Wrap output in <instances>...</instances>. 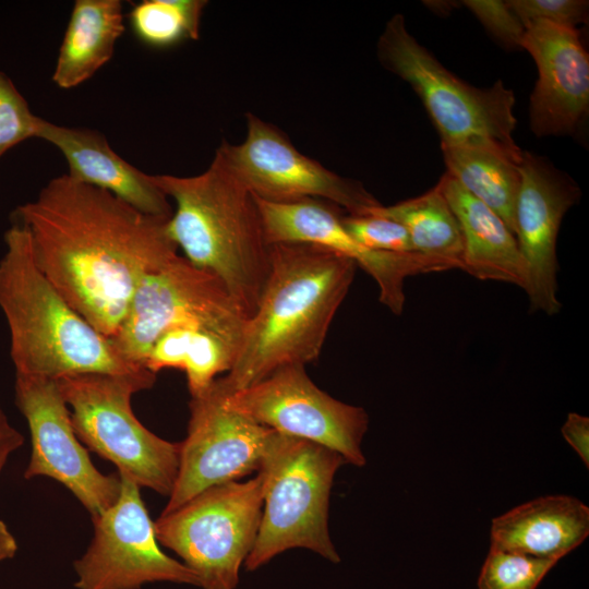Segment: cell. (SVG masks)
<instances>
[{"instance_id": "obj_1", "label": "cell", "mask_w": 589, "mask_h": 589, "mask_svg": "<svg viewBox=\"0 0 589 589\" xmlns=\"http://www.w3.org/2000/svg\"><path fill=\"white\" fill-rule=\"evenodd\" d=\"M12 217L25 229L38 268L108 338L142 280L179 251L167 231L169 218L143 214L67 175L51 179Z\"/></svg>"}, {"instance_id": "obj_2", "label": "cell", "mask_w": 589, "mask_h": 589, "mask_svg": "<svg viewBox=\"0 0 589 589\" xmlns=\"http://www.w3.org/2000/svg\"><path fill=\"white\" fill-rule=\"evenodd\" d=\"M356 269L352 260L318 245L271 244L264 291L230 370L215 387L228 395L284 365L315 361Z\"/></svg>"}, {"instance_id": "obj_3", "label": "cell", "mask_w": 589, "mask_h": 589, "mask_svg": "<svg viewBox=\"0 0 589 589\" xmlns=\"http://www.w3.org/2000/svg\"><path fill=\"white\" fill-rule=\"evenodd\" d=\"M153 181L175 203L167 231L178 250L214 275L250 318L269 276L271 244L255 196L220 145L203 172Z\"/></svg>"}, {"instance_id": "obj_4", "label": "cell", "mask_w": 589, "mask_h": 589, "mask_svg": "<svg viewBox=\"0 0 589 589\" xmlns=\"http://www.w3.org/2000/svg\"><path fill=\"white\" fill-rule=\"evenodd\" d=\"M0 259V310L15 374L59 380L84 373L144 370L124 360L53 287L35 263L25 229L12 221Z\"/></svg>"}, {"instance_id": "obj_5", "label": "cell", "mask_w": 589, "mask_h": 589, "mask_svg": "<svg viewBox=\"0 0 589 589\" xmlns=\"http://www.w3.org/2000/svg\"><path fill=\"white\" fill-rule=\"evenodd\" d=\"M344 464L340 454L324 445L275 431L257 471L263 508L247 570L296 548L340 562L329 536L328 508L335 473Z\"/></svg>"}, {"instance_id": "obj_6", "label": "cell", "mask_w": 589, "mask_h": 589, "mask_svg": "<svg viewBox=\"0 0 589 589\" xmlns=\"http://www.w3.org/2000/svg\"><path fill=\"white\" fill-rule=\"evenodd\" d=\"M157 374L84 373L57 380L82 444L111 461L140 488L169 496L178 474L180 443L146 429L131 407L132 396L149 389Z\"/></svg>"}, {"instance_id": "obj_7", "label": "cell", "mask_w": 589, "mask_h": 589, "mask_svg": "<svg viewBox=\"0 0 589 589\" xmlns=\"http://www.w3.org/2000/svg\"><path fill=\"white\" fill-rule=\"evenodd\" d=\"M377 57L421 99L442 146L493 143L519 148L513 139L514 92L502 81L477 88L457 77L408 32L401 14L386 23Z\"/></svg>"}, {"instance_id": "obj_8", "label": "cell", "mask_w": 589, "mask_h": 589, "mask_svg": "<svg viewBox=\"0 0 589 589\" xmlns=\"http://www.w3.org/2000/svg\"><path fill=\"white\" fill-rule=\"evenodd\" d=\"M263 508L259 474L211 486L155 524L159 544L181 557L202 589H236Z\"/></svg>"}, {"instance_id": "obj_9", "label": "cell", "mask_w": 589, "mask_h": 589, "mask_svg": "<svg viewBox=\"0 0 589 589\" xmlns=\"http://www.w3.org/2000/svg\"><path fill=\"white\" fill-rule=\"evenodd\" d=\"M248 320L214 275L178 253L142 280L110 340L124 360L145 368L152 344L170 328L201 327L239 349Z\"/></svg>"}, {"instance_id": "obj_10", "label": "cell", "mask_w": 589, "mask_h": 589, "mask_svg": "<svg viewBox=\"0 0 589 589\" xmlns=\"http://www.w3.org/2000/svg\"><path fill=\"white\" fill-rule=\"evenodd\" d=\"M219 393L229 407L261 425L324 445L347 464L362 467L366 462L361 449L369 428L366 411L318 388L305 365H284L247 388Z\"/></svg>"}, {"instance_id": "obj_11", "label": "cell", "mask_w": 589, "mask_h": 589, "mask_svg": "<svg viewBox=\"0 0 589 589\" xmlns=\"http://www.w3.org/2000/svg\"><path fill=\"white\" fill-rule=\"evenodd\" d=\"M119 497L93 517L94 536L85 553L74 561L76 589H141L151 582L199 587L196 575L159 546L155 524L141 496V488L127 474Z\"/></svg>"}, {"instance_id": "obj_12", "label": "cell", "mask_w": 589, "mask_h": 589, "mask_svg": "<svg viewBox=\"0 0 589 589\" xmlns=\"http://www.w3.org/2000/svg\"><path fill=\"white\" fill-rule=\"evenodd\" d=\"M231 167L254 196L274 203L318 200L349 215H370L381 203L358 181L338 176L298 151L276 127L247 115L240 144L223 142Z\"/></svg>"}, {"instance_id": "obj_13", "label": "cell", "mask_w": 589, "mask_h": 589, "mask_svg": "<svg viewBox=\"0 0 589 589\" xmlns=\"http://www.w3.org/2000/svg\"><path fill=\"white\" fill-rule=\"evenodd\" d=\"M177 479L161 514L200 492L259 471L275 433L229 407L213 383L191 396Z\"/></svg>"}, {"instance_id": "obj_14", "label": "cell", "mask_w": 589, "mask_h": 589, "mask_svg": "<svg viewBox=\"0 0 589 589\" xmlns=\"http://www.w3.org/2000/svg\"><path fill=\"white\" fill-rule=\"evenodd\" d=\"M14 399L25 418L32 450L25 479L51 478L96 517L119 497V474H104L92 462L72 425L70 410L57 380L15 374Z\"/></svg>"}, {"instance_id": "obj_15", "label": "cell", "mask_w": 589, "mask_h": 589, "mask_svg": "<svg viewBox=\"0 0 589 589\" xmlns=\"http://www.w3.org/2000/svg\"><path fill=\"white\" fill-rule=\"evenodd\" d=\"M269 244L308 243L352 260L378 286V299L392 313L405 306V280L409 276L442 272L417 253L381 252L365 248L345 228L337 207L324 201L274 203L255 196Z\"/></svg>"}, {"instance_id": "obj_16", "label": "cell", "mask_w": 589, "mask_h": 589, "mask_svg": "<svg viewBox=\"0 0 589 589\" xmlns=\"http://www.w3.org/2000/svg\"><path fill=\"white\" fill-rule=\"evenodd\" d=\"M515 207V237L527 265L525 289L531 312L554 315L557 297L556 241L562 219L579 199V189L542 158L522 152Z\"/></svg>"}, {"instance_id": "obj_17", "label": "cell", "mask_w": 589, "mask_h": 589, "mask_svg": "<svg viewBox=\"0 0 589 589\" xmlns=\"http://www.w3.org/2000/svg\"><path fill=\"white\" fill-rule=\"evenodd\" d=\"M520 48L538 68L530 97V128L537 136L574 134L589 108V58L577 28L536 22Z\"/></svg>"}, {"instance_id": "obj_18", "label": "cell", "mask_w": 589, "mask_h": 589, "mask_svg": "<svg viewBox=\"0 0 589 589\" xmlns=\"http://www.w3.org/2000/svg\"><path fill=\"white\" fill-rule=\"evenodd\" d=\"M36 137L60 151L72 180L105 190L143 214L170 218L169 199L147 175L116 153L105 135L87 128L55 124L39 117Z\"/></svg>"}, {"instance_id": "obj_19", "label": "cell", "mask_w": 589, "mask_h": 589, "mask_svg": "<svg viewBox=\"0 0 589 589\" xmlns=\"http://www.w3.org/2000/svg\"><path fill=\"white\" fill-rule=\"evenodd\" d=\"M589 534V507L570 495H545L493 518L492 549L561 560Z\"/></svg>"}, {"instance_id": "obj_20", "label": "cell", "mask_w": 589, "mask_h": 589, "mask_svg": "<svg viewBox=\"0 0 589 589\" xmlns=\"http://www.w3.org/2000/svg\"><path fill=\"white\" fill-rule=\"evenodd\" d=\"M456 215L464 242V269L480 280L526 289L528 273L517 239L490 207L466 191L447 172L437 183Z\"/></svg>"}, {"instance_id": "obj_21", "label": "cell", "mask_w": 589, "mask_h": 589, "mask_svg": "<svg viewBox=\"0 0 589 589\" xmlns=\"http://www.w3.org/2000/svg\"><path fill=\"white\" fill-rule=\"evenodd\" d=\"M119 0H76L59 49L53 83L71 89L91 79L111 58L124 32Z\"/></svg>"}, {"instance_id": "obj_22", "label": "cell", "mask_w": 589, "mask_h": 589, "mask_svg": "<svg viewBox=\"0 0 589 589\" xmlns=\"http://www.w3.org/2000/svg\"><path fill=\"white\" fill-rule=\"evenodd\" d=\"M447 173L490 207L515 235L522 151L486 143L442 146Z\"/></svg>"}, {"instance_id": "obj_23", "label": "cell", "mask_w": 589, "mask_h": 589, "mask_svg": "<svg viewBox=\"0 0 589 589\" xmlns=\"http://www.w3.org/2000/svg\"><path fill=\"white\" fill-rule=\"evenodd\" d=\"M370 215L401 224L414 253L441 269H464V242L456 215L438 184L428 192L390 206L380 205Z\"/></svg>"}, {"instance_id": "obj_24", "label": "cell", "mask_w": 589, "mask_h": 589, "mask_svg": "<svg viewBox=\"0 0 589 589\" xmlns=\"http://www.w3.org/2000/svg\"><path fill=\"white\" fill-rule=\"evenodd\" d=\"M237 351L233 345L207 329L173 327L154 340L144 366L155 374L164 369L182 370L189 393L195 396L230 370Z\"/></svg>"}, {"instance_id": "obj_25", "label": "cell", "mask_w": 589, "mask_h": 589, "mask_svg": "<svg viewBox=\"0 0 589 589\" xmlns=\"http://www.w3.org/2000/svg\"><path fill=\"white\" fill-rule=\"evenodd\" d=\"M204 0H143L129 13L130 26L139 40L153 48H170L200 38Z\"/></svg>"}, {"instance_id": "obj_26", "label": "cell", "mask_w": 589, "mask_h": 589, "mask_svg": "<svg viewBox=\"0 0 589 589\" xmlns=\"http://www.w3.org/2000/svg\"><path fill=\"white\" fill-rule=\"evenodd\" d=\"M558 561L490 548L478 589H537Z\"/></svg>"}, {"instance_id": "obj_27", "label": "cell", "mask_w": 589, "mask_h": 589, "mask_svg": "<svg viewBox=\"0 0 589 589\" xmlns=\"http://www.w3.org/2000/svg\"><path fill=\"white\" fill-rule=\"evenodd\" d=\"M38 119L11 79L0 71V157L21 142L36 137Z\"/></svg>"}, {"instance_id": "obj_28", "label": "cell", "mask_w": 589, "mask_h": 589, "mask_svg": "<svg viewBox=\"0 0 589 589\" xmlns=\"http://www.w3.org/2000/svg\"><path fill=\"white\" fill-rule=\"evenodd\" d=\"M348 232L370 250L393 253H414L406 228L378 215L341 216Z\"/></svg>"}, {"instance_id": "obj_29", "label": "cell", "mask_w": 589, "mask_h": 589, "mask_svg": "<svg viewBox=\"0 0 589 589\" xmlns=\"http://www.w3.org/2000/svg\"><path fill=\"white\" fill-rule=\"evenodd\" d=\"M525 27L549 22L576 28L588 20V1L584 0H508L506 1Z\"/></svg>"}, {"instance_id": "obj_30", "label": "cell", "mask_w": 589, "mask_h": 589, "mask_svg": "<svg viewBox=\"0 0 589 589\" xmlns=\"http://www.w3.org/2000/svg\"><path fill=\"white\" fill-rule=\"evenodd\" d=\"M462 4L504 47L520 48L526 27L502 0H465Z\"/></svg>"}, {"instance_id": "obj_31", "label": "cell", "mask_w": 589, "mask_h": 589, "mask_svg": "<svg viewBox=\"0 0 589 589\" xmlns=\"http://www.w3.org/2000/svg\"><path fill=\"white\" fill-rule=\"evenodd\" d=\"M565 441L574 448L579 458L589 468V418L569 412L561 429Z\"/></svg>"}, {"instance_id": "obj_32", "label": "cell", "mask_w": 589, "mask_h": 589, "mask_svg": "<svg viewBox=\"0 0 589 589\" xmlns=\"http://www.w3.org/2000/svg\"><path fill=\"white\" fill-rule=\"evenodd\" d=\"M24 444V436L10 423L0 405V471L9 456Z\"/></svg>"}, {"instance_id": "obj_33", "label": "cell", "mask_w": 589, "mask_h": 589, "mask_svg": "<svg viewBox=\"0 0 589 589\" xmlns=\"http://www.w3.org/2000/svg\"><path fill=\"white\" fill-rule=\"evenodd\" d=\"M17 551V542L9 530L5 522L0 520V563L14 557Z\"/></svg>"}]
</instances>
